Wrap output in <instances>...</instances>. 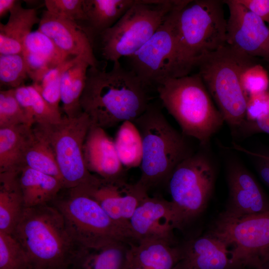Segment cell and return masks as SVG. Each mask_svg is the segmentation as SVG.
<instances>
[{
	"label": "cell",
	"mask_w": 269,
	"mask_h": 269,
	"mask_svg": "<svg viewBox=\"0 0 269 269\" xmlns=\"http://www.w3.org/2000/svg\"><path fill=\"white\" fill-rule=\"evenodd\" d=\"M255 63L254 58L226 44L203 57L197 66L224 122L235 134L246 121L247 98L241 86V75L246 67Z\"/></svg>",
	"instance_id": "6"
},
{
	"label": "cell",
	"mask_w": 269,
	"mask_h": 269,
	"mask_svg": "<svg viewBox=\"0 0 269 269\" xmlns=\"http://www.w3.org/2000/svg\"><path fill=\"white\" fill-rule=\"evenodd\" d=\"M133 122L142 145L140 175L136 183L148 192L167 185L176 166L192 152L186 136L170 125L158 106L150 103Z\"/></svg>",
	"instance_id": "4"
},
{
	"label": "cell",
	"mask_w": 269,
	"mask_h": 269,
	"mask_svg": "<svg viewBox=\"0 0 269 269\" xmlns=\"http://www.w3.org/2000/svg\"><path fill=\"white\" fill-rule=\"evenodd\" d=\"M18 179L25 208L50 204L64 189L56 178L25 165L18 173Z\"/></svg>",
	"instance_id": "24"
},
{
	"label": "cell",
	"mask_w": 269,
	"mask_h": 269,
	"mask_svg": "<svg viewBox=\"0 0 269 269\" xmlns=\"http://www.w3.org/2000/svg\"><path fill=\"white\" fill-rule=\"evenodd\" d=\"M84 194L94 199L114 222L130 231V221L133 214L148 195L136 183L128 182L126 178L114 180L101 178L95 187Z\"/></svg>",
	"instance_id": "16"
},
{
	"label": "cell",
	"mask_w": 269,
	"mask_h": 269,
	"mask_svg": "<svg viewBox=\"0 0 269 269\" xmlns=\"http://www.w3.org/2000/svg\"><path fill=\"white\" fill-rule=\"evenodd\" d=\"M175 269H190L189 268H187L183 266H182L180 263L177 266V267L175 268Z\"/></svg>",
	"instance_id": "46"
},
{
	"label": "cell",
	"mask_w": 269,
	"mask_h": 269,
	"mask_svg": "<svg viewBox=\"0 0 269 269\" xmlns=\"http://www.w3.org/2000/svg\"><path fill=\"white\" fill-rule=\"evenodd\" d=\"M66 190V194H58L51 204L62 215L79 247L98 248L116 242L137 243L131 232L114 222L92 198L74 188Z\"/></svg>",
	"instance_id": "7"
},
{
	"label": "cell",
	"mask_w": 269,
	"mask_h": 269,
	"mask_svg": "<svg viewBox=\"0 0 269 269\" xmlns=\"http://www.w3.org/2000/svg\"><path fill=\"white\" fill-rule=\"evenodd\" d=\"M227 179L229 197L225 209L220 214L240 218L269 211V198L241 163H230Z\"/></svg>",
	"instance_id": "15"
},
{
	"label": "cell",
	"mask_w": 269,
	"mask_h": 269,
	"mask_svg": "<svg viewBox=\"0 0 269 269\" xmlns=\"http://www.w3.org/2000/svg\"><path fill=\"white\" fill-rule=\"evenodd\" d=\"M32 134L25 125L0 128V174L19 173Z\"/></svg>",
	"instance_id": "23"
},
{
	"label": "cell",
	"mask_w": 269,
	"mask_h": 269,
	"mask_svg": "<svg viewBox=\"0 0 269 269\" xmlns=\"http://www.w3.org/2000/svg\"><path fill=\"white\" fill-rule=\"evenodd\" d=\"M47 10L75 22L86 20L83 0H46Z\"/></svg>",
	"instance_id": "37"
},
{
	"label": "cell",
	"mask_w": 269,
	"mask_h": 269,
	"mask_svg": "<svg viewBox=\"0 0 269 269\" xmlns=\"http://www.w3.org/2000/svg\"><path fill=\"white\" fill-rule=\"evenodd\" d=\"M155 87L163 106L181 133L206 146L225 122L200 75L166 78Z\"/></svg>",
	"instance_id": "5"
},
{
	"label": "cell",
	"mask_w": 269,
	"mask_h": 269,
	"mask_svg": "<svg viewBox=\"0 0 269 269\" xmlns=\"http://www.w3.org/2000/svg\"><path fill=\"white\" fill-rule=\"evenodd\" d=\"M240 81L247 97L269 91V76L267 71L256 63L246 67L242 72Z\"/></svg>",
	"instance_id": "35"
},
{
	"label": "cell",
	"mask_w": 269,
	"mask_h": 269,
	"mask_svg": "<svg viewBox=\"0 0 269 269\" xmlns=\"http://www.w3.org/2000/svg\"><path fill=\"white\" fill-rule=\"evenodd\" d=\"M17 0H0V17L4 16L13 7Z\"/></svg>",
	"instance_id": "44"
},
{
	"label": "cell",
	"mask_w": 269,
	"mask_h": 269,
	"mask_svg": "<svg viewBox=\"0 0 269 269\" xmlns=\"http://www.w3.org/2000/svg\"><path fill=\"white\" fill-rule=\"evenodd\" d=\"M269 116V90L248 97L246 121L252 122Z\"/></svg>",
	"instance_id": "38"
},
{
	"label": "cell",
	"mask_w": 269,
	"mask_h": 269,
	"mask_svg": "<svg viewBox=\"0 0 269 269\" xmlns=\"http://www.w3.org/2000/svg\"><path fill=\"white\" fill-rule=\"evenodd\" d=\"M239 132L246 134L258 133L269 134V116L255 121H245Z\"/></svg>",
	"instance_id": "43"
},
{
	"label": "cell",
	"mask_w": 269,
	"mask_h": 269,
	"mask_svg": "<svg viewBox=\"0 0 269 269\" xmlns=\"http://www.w3.org/2000/svg\"><path fill=\"white\" fill-rule=\"evenodd\" d=\"M11 235L33 269H69L79 247L62 215L51 203L25 208Z\"/></svg>",
	"instance_id": "3"
},
{
	"label": "cell",
	"mask_w": 269,
	"mask_h": 269,
	"mask_svg": "<svg viewBox=\"0 0 269 269\" xmlns=\"http://www.w3.org/2000/svg\"><path fill=\"white\" fill-rule=\"evenodd\" d=\"M250 11L269 24V0H237Z\"/></svg>",
	"instance_id": "42"
},
{
	"label": "cell",
	"mask_w": 269,
	"mask_h": 269,
	"mask_svg": "<svg viewBox=\"0 0 269 269\" xmlns=\"http://www.w3.org/2000/svg\"><path fill=\"white\" fill-rule=\"evenodd\" d=\"M32 129V136L25 154V165L56 178L63 185L50 144L35 127Z\"/></svg>",
	"instance_id": "28"
},
{
	"label": "cell",
	"mask_w": 269,
	"mask_h": 269,
	"mask_svg": "<svg viewBox=\"0 0 269 269\" xmlns=\"http://www.w3.org/2000/svg\"><path fill=\"white\" fill-rule=\"evenodd\" d=\"M23 50L38 55L55 66H58L69 58L47 35L38 30L31 31L26 37Z\"/></svg>",
	"instance_id": "31"
},
{
	"label": "cell",
	"mask_w": 269,
	"mask_h": 269,
	"mask_svg": "<svg viewBox=\"0 0 269 269\" xmlns=\"http://www.w3.org/2000/svg\"><path fill=\"white\" fill-rule=\"evenodd\" d=\"M130 228L136 241L161 240L175 244L174 230L177 229L176 217L171 201L147 196L135 210Z\"/></svg>",
	"instance_id": "14"
},
{
	"label": "cell",
	"mask_w": 269,
	"mask_h": 269,
	"mask_svg": "<svg viewBox=\"0 0 269 269\" xmlns=\"http://www.w3.org/2000/svg\"><path fill=\"white\" fill-rule=\"evenodd\" d=\"M215 171L211 160L201 152L180 162L167 183L175 210L177 229H182L205 209L212 194Z\"/></svg>",
	"instance_id": "10"
},
{
	"label": "cell",
	"mask_w": 269,
	"mask_h": 269,
	"mask_svg": "<svg viewBox=\"0 0 269 269\" xmlns=\"http://www.w3.org/2000/svg\"><path fill=\"white\" fill-rule=\"evenodd\" d=\"M224 0H190L179 10L173 77L189 75L199 61L227 44Z\"/></svg>",
	"instance_id": "2"
},
{
	"label": "cell",
	"mask_w": 269,
	"mask_h": 269,
	"mask_svg": "<svg viewBox=\"0 0 269 269\" xmlns=\"http://www.w3.org/2000/svg\"><path fill=\"white\" fill-rule=\"evenodd\" d=\"M0 269H33L23 249L12 235L0 232Z\"/></svg>",
	"instance_id": "32"
},
{
	"label": "cell",
	"mask_w": 269,
	"mask_h": 269,
	"mask_svg": "<svg viewBox=\"0 0 269 269\" xmlns=\"http://www.w3.org/2000/svg\"><path fill=\"white\" fill-rule=\"evenodd\" d=\"M29 77L22 53L0 55V83L10 89L23 85Z\"/></svg>",
	"instance_id": "33"
},
{
	"label": "cell",
	"mask_w": 269,
	"mask_h": 269,
	"mask_svg": "<svg viewBox=\"0 0 269 269\" xmlns=\"http://www.w3.org/2000/svg\"><path fill=\"white\" fill-rule=\"evenodd\" d=\"M183 0H135L113 26L98 35L104 58L114 62L133 55Z\"/></svg>",
	"instance_id": "8"
},
{
	"label": "cell",
	"mask_w": 269,
	"mask_h": 269,
	"mask_svg": "<svg viewBox=\"0 0 269 269\" xmlns=\"http://www.w3.org/2000/svg\"><path fill=\"white\" fill-rule=\"evenodd\" d=\"M78 57H73L54 67L47 72L37 83L32 84L47 103L55 110L60 112L61 102V81L64 71L77 60Z\"/></svg>",
	"instance_id": "30"
},
{
	"label": "cell",
	"mask_w": 269,
	"mask_h": 269,
	"mask_svg": "<svg viewBox=\"0 0 269 269\" xmlns=\"http://www.w3.org/2000/svg\"><path fill=\"white\" fill-rule=\"evenodd\" d=\"M38 30L69 56L81 57L91 67L100 68L94 54L93 42L77 22L46 10L42 12Z\"/></svg>",
	"instance_id": "17"
},
{
	"label": "cell",
	"mask_w": 269,
	"mask_h": 269,
	"mask_svg": "<svg viewBox=\"0 0 269 269\" xmlns=\"http://www.w3.org/2000/svg\"><path fill=\"white\" fill-rule=\"evenodd\" d=\"M90 67L81 57L63 72L61 81V102L68 117H75L83 112L80 100L85 88L87 70Z\"/></svg>",
	"instance_id": "27"
},
{
	"label": "cell",
	"mask_w": 269,
	"mask_h": 269,
	"mask_svg": "<svg viewBox=\"0 0 269 269\" xmlns=\"http://www.w3.org/2000/svg\"><path fill=\"white\" fill-rule=\"evenodd\" d=\"M180 263L190 269H233L230 250L222 241L207 234L180 245Z\"/></svg>",
	"instance_id": "19"
},
{
	"label": "cell",
	"mask_w": 269,
	"mask_h": 269,
	"mask_svg": "<svg viewBox=\"0 0 269 269\" xmlns=\"http://www.w3.org/2000/svg\"><path fill=\"white\" fill-rule=\"evenodd\" d=\"M208 234L231 247L233 269H258L269 262V211L240 218L220 214Z\"/></svg>",
	"instance_id": "11"
},
{
	"label": "cell",
	"mask_w": 269,
	"mask_h": 269,
	"mask_svg": "<svg viewBox=\"0 0 269 269\" xmlns=\"http://www.w3.org/2000/svg\"><path fill=\"white\" fill-rule=\"evenodd\" d=\"M229 8L227 44L250 57H260L269 64V28L260 17L237 0H224Z\"/></svg>",
	"instance_id": "13"
},
{
	"label": "cell",
	"mask_w": 269,
	"mask_h": 269,
	"mask_svg": "<svg viewBox=\"0 0 269 269\" xmlns=\"http://www.w3.org/2000/svg\"><path fill=\"white\" fill-rule=\"evenodd\" d=\"M135 0H83L86 26L82 27L93 42L94 36L113 26Z\"/></svg>",
	"instance_id": "25"
},
{
	"label": "cell",
	"mask_w": 269,
	"mask_h": 269,
	"mask_svg": "<svg viewBox=\"0 0 269 269\" xmlns=\"http://www.w3.org/2000/svg\"><path fill=\"white\" fill-rule=\"evenodd\" d=\"M28 87L31 96L35 124H52L59 122L62 118L60 112L53 109L32 85Z\"/></svg>",
	"instance_id": "36"
},
{
	"label": "cell",
	"mask_w": 269,
	"mask_h": 269,
	"mask_svg": "<svg viewBox=\"0 0 269 269\" xmlns=\"http://www.w3.org/2000/svg\"><path fill=\"white\" fill-rule=\"evenodd\" d=\"M70 269V268H69V269Z\"/></svg>",
	"instance_id": "47"
},
{
	"label": "cell",
	"mask_w": 269,
	"mask_h": 269,
	"mask_svg": "<svg viewBox=\"0 0 269 269\" xmlns=\"http://www.w3.org/2000/svg\"><path fill=\"white\" fill-rule=\"evenodd\" d=\"M120 160L126 169L139 167L142 158V139L139 131L132 121L119 127L114 139Z\"/></svg>",
	"instance_id": "29"
},
{
	"label": "cell",
	"mask_w": 269,
	"mask_h": 269,
	"mask_svg": "<svg viewBox=\"0 0 269 269\" xmlns=\"http://www.w3.org/2000/svg\"><path fill=\"white\" fill-rule=\"evenodd\" d=\"M18 174H0V232L11 235L25 209Z\"/></svg>",
	"instance_id": "26"
},
{
	"label": "cell",
	"mask_w": 269,
	"mask_h": 269,
	"mask_svg": "<svg viewBox=\"0 0 269 269\" xmlns=\"http://www.w3.org/2000/svg\"><path fill=\"white\" fill-rule=\"evenodd\" d=\"M233 148L244 153L254 159L259 176L269 187V151H254L235 143L233 144Z\"/></svg>",
	"instance_id": "40"
},
{
	"label": "cell",
	"mask_w": 269,
	"mask_h": 269,
	"mask_svg": "<svg viewBox=\"0 0 269 269\" xmlns=\"http://www.w3.org/2000/svg\"><path fill=\"white\" fill-rule=\"evenodd\" d=\"M16 100L31 127L35 124L32 107L31 96L28 86L24 85L14 89Z\"/></svg>",
	"instance_id": "41"
},
{
	"label": "cell",
	"mask_w": 269,
	"mask_h": 269,
	"mask_svg": "<svg viewBox=\"0 0 269 269\" xmlns=\"http://www.w3.org/2000/svg\"><path fill=\"white\" fill-rule=\"evenodd\" d=\"M189 0L174 8L152 36L134 54L127 57L130 70L148 88L172 78L176 50V21L179 10Z\"/></svg>",
	"instance_id": "12"
},
{
	"label": "cell",
	"mask_w": 269,
	"mask_h": 269,
	"mask_svg": "<svg viewBox=\"0 0 269 269\" xmlns=\"http://www.w3.org/2000/svg\"><path fill=\"white\" fill-rule=\"evenodd\" d=\"M91 125L84 112L73 117L64 116L56 124L35 127L50 144L63 180L64 189L78 188L84 191L96 187L101 178L91 173L84 159V142Z\"/></svg>",
	"instance_id": "9"
},
{
	"label": "cell",
	"mask_w": 269,
	"mask_h": 269,
	"mask_svg": "<svg viewBox=\"0 0 269 269\" xmlns=\"http://www.w3.org/2000/svg\"><path fill=\"white\" fill-rule=\"evenodd\" d=\"M258 269H269V262L265 263Z\"/></svg>",
	"instance_id": "45"
},
{
	"label": "cell",
	"mask_w": 269,
	"mask_h": 269,
	"mask_svg": "<svg viewBox=\"0 0 269 269\" xmlns=\"http://www.w3.org/2000/svg\"><path fill=\"white\" fill-rule=\"evenodd\" d=\"M131 244L122 242L98 248L78 247L71 269H129L128 253Z\"/></svg>",
	"instance_id": "22"
},
{
	"label": "cell",
	"mask_w": 269,
	"mask_h": 269,
	"mask_svg": "<svg viewBox=\"0 0 269 269\" xmlns=\"http://www.w3.org/2000/svg\"><path fill=\"white\" fill-rule=\"evenodd\" d=\"M19 125L30 126L27 119L18 103L14 89L0 91V128Z\"/></svg>",
	"instance_id": "34"
},
{
	"label": "cell",
	"mask_w": 269,
	"mask_h": 269,
	"mask_svg": "<svg viewBox=\"0 0 269 269\" xmlns=\"http://www.w3.org/2000/svg\"><path fill=\"white\" fill-rule=\"evenodd\" d=\"M148 88L119 61L111 70L89 67L80 103L91 125L104 129L133 122L148 107Z\"/></svg>",
	"instance_id": "1"
},
{
	"label": "cell",
	"mask_w": 269,
	"mask_h": 269,
	"mask_svg": "<svg viewBox=\"0 0 269 269\" xmlns=\"http://www.w3.org/2000/svg\"><path fill=\"white\" fill-rule=\"evenodd\" d=\"M6 23H0V55L21 54L24 41L33 26L39 23L34 8H25L17 0Z\"/></svg>",
	"instance_id": "21"
},
{
	"label": "cell",
	"mask_w": 269,
	"mask_h": 269,
	"mask_svg": "<svg viewBox=\"0 0 269 269\" xmlns=\"http://www.w3.org/2000/svg\"><path fill=\"white\" fill-rule=\"evenodd\" d=\"M22 53L29 78L32 80V84L38 83L47 72L56 67L46 59L36 54L26 50H23Z\"/></svg>",
	"instance_id": "39"
},
{
	"label": "cell",
	"mask_w": 269,
	"mask_h": 269,
	"mask_svg": "<svg viewBox=\"0 0 269 269\" xmlns=\"http://www.w3.org/2000/svg\"><path fill=\"white\" fill-rule=\"evenodd\" d=\"M182 259L180 245L161 240L130 245L129 269H175Z\"/></svg>",
	"instance_id": "20"
},
{
	"label": "cell",
	"mask_w": 269,
	"mask_h": 269,
	"mask_svg": "<svg viewBox=\"0 0 269 269\" xmlns=\"http://www.w3.org/2000/svg\"><path fill=\"white\" fill-rule=\"evenodd\" d=\"M83 151L86 166L91 173L106 180L126 178L127 169L120 160L114 139L105 129L91 125Z\"/></svg>",
	"instance_id": "18"
}]
</instances>
